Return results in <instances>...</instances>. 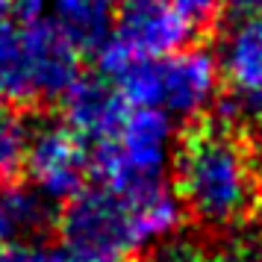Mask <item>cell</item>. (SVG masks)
Listing matches in <instances>:
<instances>
[{
    "label": "cell",
    "mask_w": 262,
    "mask_h": 262,
    "mask_svg": "<svg viewBox=\"0 0 262 262\" xmlns=\"http://www.w3.org/2000/svg\"><path fill=\"white\" fill-rule=\"evenodd\" d=\"M183 206L162 180L85 186L65 201L62 248L77 262H139L180 230Z\"/></svg>",
    "instance_id": "cell-1"
},
{
    "label": "cell",
    "mask_w": 262,
    "mask_h": 262,
    "mask_svg": "<svg viewBox=\"0 0 262 262\" xmlns=\"http://www.w3.org/2000/svg\"><path fill=\"white\" fill-rule=\"evenodd\" d=\"M174 191L183 212L209 230L245 224L262 203L259 162L230 127H203L174 150Z\"/></svg>",
    "instance_id": "cell-2"
},
{
    "label": "cell",
    "mask_w": 262,
    "mask_h": 262,
    "mask_svg": "<svg viewBox=\"0 0 262 262\" xmlns=\"http://www.w3.org/2000/svg\"><path fill=\"white\" fill-rule=\"evenodd\" d=\"M106 80L115 83L127 103L162 109L174 121L198 118L221 97L218 59L209 50L191 45L156 59H133Z\"/></svg>",
    "instance_id": "cell-3"
},
{
    "label": "cell",
    "mask_w": 262,
    "mask_h": 262,
    "mask_svg": "<svg viewBox=\"0 0 262 262\" xmlns=\"http://www.w3.org/2000/svg\"><path fill=\"white\" fill-rule=\"evenodd\" d=\"M80 77V53L41 18L0 21V97L12 103L59 100Z\"/></svg>",
    "instance_id": "cell-4"
},
{
    "label": "cell",
    "mask_w": 262,
    "mask_h": 262,
    "mask_svg": "<svg viewBox=\"0 0 262 262\" xmlns=\"http://www.w3.org/2000/svg\"><path fill=\"white\" fill-rule=\"evenodd\" d=\"M89 150L92 165L103 174L106 183L162 180L177 150L174 118L162 109L127 103L106 136L89 144Z\"/></svg>",
    "instance_id": "cell-5"
},
{
    "label": "cell",
    "mask_w": 262,
    "mask_h": 262,
    "mask_svg": "<svg viewBox=\"0 0 262 262\" xmlns=\"http://www.w3.org/2000/svg\"><path fill=\"white\" fill-rule=\"evenodd\" d=\"M112 33L97 48V59L106 77L133 59H156L189 45L194 24L171 0H118Z\"/></svg>",
    "instance_id": "cell-6"
},
{
    "label": "cell",
    "mask_w": 262,
    "mask_h": 262,
    "mask_svg": "<svg viewBox=\"0 0 262 262\" xmlns=\"http://www.w3.org/2000/svg\"><path fill=\"white\" fill-rule=\"evenodd\" d=\"M24 168L30 186L48 201H68L89 186L92 150L80 133L68 124H41L30 130L24 154Z\"/></svg>",
    "instance_id": "cell-7"
},
{
    "label": "cell",
    "mask_w": 262,
    "mask_h": 262,
    "mask_svg": "<svg viewBox=\"0 0 262 262\" xmlns=\"http://www.w3.org/2000/svg\"><path fill=\"white\" fill-rule=\"evenodd\" d=\"M221 85L230 92V106L245 115L262 112V18H233L218 41Z\"/></svg>",
    "instance_id": "cell-8"
},
{
    "label": "cell",
    "mask_w": 262,
    "mask_h": 262,
    "mask_svg": "<svg viewBox=\"0 0 262 262\" xmlns=\"http://www.w3.org/2000/svg\"><path fill=\"white\" fill-rule=\"evenodd\" d=\"M59 100L65 106V124L74 133H80L85 144H95L100 136H106V130L127 106L124 95L112 80H85V77H77Z\"/></svg>",
    "instance_id": "cell-9"
},
{
    "label": "cell",
    "mask_w": 262,
    "mask_h": 262,
    "mask_svg": "<svg viewBox=\"0 0 262 262\" xmlns=\"http://www.w3.org/2000/svg\"><path fill=\"white\" fill-rule=\"evenodd\" d=\"M48 12L56 33L80 56L97 53L112 33V12L106 0H50Z\"/></svg>",
    "instance_id": "cell-10"
},
{
    "label": "cell",
    "mask_w": 262,
    "mask_h": 262,
    "mask_svg": "<svg viewBox=\"0 0 262 262\" xmlns=\"http://www.w3.org/2000/svg\"><path fill=\"white\" fill-rule=\"evenodd\" d=\"M48 198L33 186H15L12 180L0 183V248L21 245L41 236L50 224Z\"/></svg>",
    "instance_id": "cell-11"
},
{
    "label": "cell",
    "mask_w": 262,
    "mask_h": 262,
    "mask_svg": "<svg viewBox=\"0 0 262 262\" xmlns=\"http://www.w3.org/2000/svg\"><path fill=\"white\" fill-rule=\"evenodd\" d=\"M30 142V127L21 115L0 109V183L12 180L24 168V154Z\"/></svg>",
    "instance_id": "cell-12"
},
{
    "label": "cell",
    "mask_w": 262,
    "mask_h": 262,
    "mask_svg": "<svg viewBox=\"0 0 262 262\" xmlns=\"http://www.w3.org/2000/svg\"><path fill=\"white\" fill-rule=\"evenodd\" d=\"M0 262H77V259L65 248H41V245H33V242H21V245H3Z\"/></svg>",
    "instance_id": "cell-13"
},
{
    "label": "cell",
    "mask_w": 262,
    "mask_h": 262,
    "mask_svg": "<svg viewBox=\"0 0 262 262\" xmlns=\"http://www.w3.org/2000/svg\"><path fill=\"white\" fill-rule=\"evenodd\" d=\"M174 6H177L180 12L189 18L194 27H201V24H206V21H212L215 18V12H218V0H171Z\"/></svg>",
    "instance_id": "cell-14"
},
{
    "label": "cell",
    "mask_w": 262,
    "mask_h": 262,
    "mask_svg": "<svg viewBox=\"0 0 262 262\" xmlns=\"http://www.w3.org/2000/svg\"><path fill=\"white\" fill-rule=\"evenodd\" d=\"M233 18H262V0H218Z\"/></svg>",
    "instance_id": "cell-15"
},
{
    "label": "cell",
    "mask_w": 262,
    "mask_h": 262,
    "mask_svg": "<svg viewBox=\"0 0 262 262\" xmlns=\"http://www.w3.org/2000/svg\"><path fill=\"white\" fill-rule=\"evenodd\" d=\"M50 0H9V9L18 18H41L48 12Z\"/></svg>",
    "instance_id": "cell-16"
},
{
    "label": "cell",
    "mask_w": 262,
    "mask_h": 262,
    "mask_svg": "<svg viewBox=\"0 0 262 262\" xmlns=\"http://www.w3.org/2000/svg\"><path fill=\"white\" fill-rule=\"evenodd\" d=\"M250 150H253V156H256V162L262 165V112L256 115V124H253V130H250Z\"/></svg>",
    "instance_id": "cell-17"
},
{
    "label": "cell",
    "mask_w": 262,
    "mask_h": 262,
    "mask_svg": "<svg viewBox=\"0 0 262 262\" xmlns=\"http://www.w3.org/2000/svg\"><path fill=\"white\" fill-rule=\"evenodd\" d=\"M12 15V9H9V0H0V21H6Z\"/></svg>",
    "instance_id": "cell-18"
},
{
    "label": "cell",
    "mask_w": 262,
    "mask_h": 262,
    "mask_svg": "<svg viewBox=\"0 0 262 262\" xmlns=\"http://www.w3.org/2000/svg\"><path fill=\"white\" fill-rule=\"evenodd\" d=\"M106 3H118V0H106Z\"/></svg>",
    "instance_id": "cell-19"
},
{
    "label": "cell",
    "mask_w": 262,
    "mask_h": 262,
    "mask_svg": "<svg viewBox=\"0 0 262 262\" xmlns=\"http://www.w3.org/2000/svg\"><path fill=\"white\" fill-rule=\"evenodd\" d=\"M242 262H250V259H242Z\"/></svg>",
    "instance_id": "cell-20"
},
{
    "label": "cell",
    "mask_w": 262,
    "mask_h": 262,
    "mask_svg": "<svg viewBox=\"0 0 262 262\" xmlns=\"http://www.w3.org/2000/svg\"><path fill=\"white\" fill-rule=\"evenodd\" d=\"M0 100H3V97H0Z\"/></svg>",
    "instance_id": "cell-21"
}]
</instances>
